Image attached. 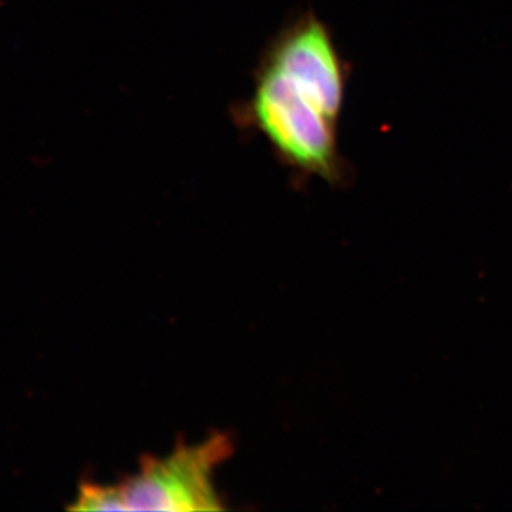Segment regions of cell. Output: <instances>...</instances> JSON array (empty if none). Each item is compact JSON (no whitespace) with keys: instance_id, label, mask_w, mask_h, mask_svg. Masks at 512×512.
Returning a JSON list of instances; mask_svg holds the SVG:
<instances>
[{"instance_id":"cell-1","label":"cell","mask_w":512,"mask_h":512,"mask_svg":"<svg viewBox=\"0 0 512 512\" xmlns=\"http://www.w3.org/2000/svg\"><path fill=\"white\" fill-rule=\"evenodd\" d=\"M345 93L346 67L332 33L315 13L302 12L266 43L251 94L234 116L286 170L343 185L350 174L338 144Z\"/></svg>"},{"instance_id":"cell-3","label":"cell","mask_w":512,"mask_h":512,"mask_svg":"<svg viewBox=\"0 0 512 512\" xmlns=\"http://www.w3.org/2000/svg\"><path fill=\"white\" fill-rule=\"evenodd\" d=\"M70 511H127L119 484L83 483Z\"/></svg>"},{"instance_id":"cell-2","label":"cell","mask_w":512,"mask_h":512,"mask_svg":"<svg viewBox=\"0 0 512 512\" xmlns=\"http://www.w3.org/2000/svg\"><path fill=\"white\" fill-rule=\"evenodd\" d=\"M232 451L231 437L215 433L198 444H178L167 456L144 457L140 470L120 483L127 511L225 510L214 478Z\"/></svg>"}]
</instances>
